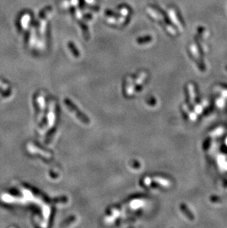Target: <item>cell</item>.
Segmentation results:
<instances>
[{"label": "cell", "mask_w": 227, "mask_h": 228, "mask_svg": "<svg viewBox=\"0 0 227 228\" xmlns=\"http://www.w3.org/2000/svg\"><path fill=\"white\" fill-rule=\"evenodd\" d=\"M226 70H227V66H226Z\"/></svg>", "instance_id": "5"}, {"label": "cell", "mask_w": 227, "mask_h": 228, "mask_svg": "<svg viewBox=\"0 0 227 228\" xmlns=\"http://www.w3.org/2000/svg\"><path fill=\"white\" fill-rule=\"evenodd\" d=\"M69 47H70L71 49H72V50H73L74 55H78V52H77V51H75V49H74V44H71V43H69Z\"/></svg>", "instance_id": "4"}, {"label": "cell", "mask_w": 227, "mask_h": 228, "mask_svg": "<svg viewBox=\"0 0 227 228\" xmlns=\"http://www.w3.org/2000/svg\"><path fill=\"white\" fill-rule=\"evenodd\" d=\"M65 103H67V106L68 108L69 109H71V111H72V112H74L76 113V115H77V117H78V118L80 119V120H81V121H83V123H89V119H88L87 117H85L84 115H83L82 114L80 113L79 111H77L78 109H76L75 106L73 105V103H70V102L68 100H65Z\"/></svg>", "instance_id": "1"}, {"label": "cell", "mask_w": 227, "mask_h": 228, "mask_svg": "<svg viewBox=\"0 0 227 228\" xmlns=\"http://www.w3.org/2000/svg\"><path fill=\"white\" fill-rule=\"evenodd\" d=\"M170 16H171L172 19H173L174 22H175V24L178 25V29L180 30V31L183 30V29H184L183 22H182L181 20L180 17L178 16H178H177L176 11H175V9H173V8H170Z\"/></svg>", "instance_id": "2"}, {"label": "cell", "mask_w": 227, "mask_h": 228, "mask_svg": "<svg viewBox=\"0 0 227 228\" xmlns=\"http://www.w3.org/2000/svg\"><path fill=\"white\" fill-rule=\"evenodd\" d=\"M152 41V37L151 36H145V37H142V38H140L137 40V42L139 44H145V43H148Z\"/></svg>", "instance_id": "3"}]
</instances>
